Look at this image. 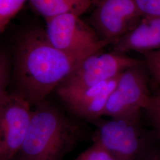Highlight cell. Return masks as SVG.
Instances as JSON below:
<instances>
[{"label":"cell","mask_w":160,"mask_h":160,"mask_svg":"<svg viewBox=\"0 0 160 160\" xmlns=\"http://www.w3.org/2000/svg\"><path fill=\"white\" fill-rule=\"evenodd\" d=\"M86 57L70 55L53 46L45 30H30L16 45L12 92L34 107L46 100Z\"/></svg>","instance_id":"6da1fadb"},{"label":"cell","mask_w":160,"mask_h":160,"mask_svg":"<svg viewBox=\"0 0 160 160\" xmlns=\"http://www.w3.org/2000/svg\"><path fill=\"white\" fill-rule=\"evenodd\" d=\"M78 133V128L45 100L32 109L28 131L14 160H62Z\"/></svg>","instance_id":"7a4b0ae2"},{"label":"cell","mask_w":160,"mask_h":160,"mask_svg":"<svg viewBox=\"0 0 160 160\" xmlns=\"http://www.w3.org/2000/svg\"><path fill=\"white\" fill-rule=\"evenodd\" d=\"M93 141L101 145L117 160H149L154 150L141 124V114L96 120Z\"/></svg>","instance_id":"3957f363"},{"label":"cell","mask_w":160,"mask_h":160,"mask_svg":"<svg viewBox=\"0 0 160 160\" xmlns=\"http://www.w3.org/2000/svg\"><path fill=\"white\" fill-rule=\"evenodd\" d=\"M46 21L45 34L53 46L72 55L88 57L110 44L102 40L80 16L68 13Z\"/></svg>","instance_id":"277c9868"},{"label":"cell","mask_w":160,"mask_h":160,"mask_svg":"<svg viewBox=\"0 0 160 160\" xmlns=\"http://www.w3.org/2000/svg\"><path fill=\"white\" fill-rule=\"evenodd\" d=\"M149 75L144 61L123 71L110 95L103 116L112 118L141 114L152 96Z\"/></svg>","instance_id":"5b68a950"},{"label":"cell","mask_w":160,"mask_h":160,"mask_svg":"<svg viewBox=\"0 0 160 160\" xmlns=\"http://www.w3.org/2000/svg\"><path fill=\"white\" fill-rule=\"evenodd\" d=\"M143 62L118 52H98L84 58L58 88L73 91L86 89L113 79L126 69Z\"/></svg>","instance_id":"8992f818"},{"label":"cell","mask_w":160,"mask_h":160,"mask_svg":"<svg viewBox=\"0 0 160 160\" xmlns=\"http://www.w3.org/2000/svg\"><path fill=\"white\" fill-rule=\"evenodd\" d=\"M32 106L23 97L7 92L0 102V160H14L29 129Z\"/></svg>","instance_id":"52a82bcc"},{"label":"cell","mask_w":160,"mask_h":160,"mask_svg":"<svg viewBox=\"0 0 160 160\" xmlns=\"http://www.w3.org/2000/svg\"><path fill=\"white\" fill-rule=\"evenodd\" d=\"M142 17L135 0H101L92 14L91 22L102 40L114 43Z\"/></svg>","instance_id":"ba28073f"},{"label":"cell","mask_w":160,"mask_h":160,"mask_svg":"<svg viewBox=\"0 0 160 160\" xmlns=\"http://www.w3.org/2000/svg\"><path fill=\"white\" fill-rule=\"evenodd\" d=\"M81 90L57 88L58 95L72 112L86 119H100L104 113L110 94L117 84L118 77Z\"/></svg>","instance_id":"9c48e42d"},{"label":"cell","mask_w":160,"mask_h":160,"mask_svg":"<svg viewBox=\"0 0 160 160\" xmlns=\"http://www.w3.org/2000/svg\"><path fill=\"white\" fill-rule=\"evenodd\" d=\"M114 51L142 53L160 49V17L142 16L137 24L114 43Z\"/></svg>","instance_id":"30bf717a"},{"label":"cell","mask_w":160,"mask_h":160,"mask_svg":"<svg viewBox=\"0 0 160 160\" xmlns=\"http://www.w3.org/2000/svg\"><path fill=\"white\" fill-rule=\"evenodd\" d=\"M32 8L48 20L65 14L72 13L81 16L89 8L92 0H29Z\"/></svg>","instance_id":"8fae6325"},{"label":"cell","mask_w":160,"mask_h":160,"mask_svg":"<svg viewBox=\"0 0 160 160\" xmlns=\"http://www.w3.org/2000/svg\"><path fill=\"white\" fill-rule=\"evenodd\" d=\"M28 0H0V33L3 32Z\"/></svg>","instance_id":"7c38bea8"},{"label":"cell","mask_w":160,"mask_h":160,"mask_svg":"<svg viewBox=\"0 0 160 160\" xmlns=\"http://www.w3.org/2000/svg\"><path fill=\"white\" fill-rule=\"evenodd\" d=\"M12 59L8 52L0 48V102L12 80Z\"/></svg>","instance_id":"4fadbf2b"},{"label":"cell","mask_w":160,"mask_h":160,"mask_svg":"<svg viewBox=\"0 0 160 160\" xmlns=\"http://www.w3.org/2000/svg\"><path fill=\"white\" fill-rule=\"evenodd\" d=\"M144 62L155 87L160 86V49L142 53Z\"/></svg>","instance_id":"5bb4252c"},{"label":"cell","mask_w":160,"mask_h":160,"mask_svg":"<svg viewBox=\"0 0 160 160\" xmlns=\"http://www.w3.org/2000/svg\"><path fill=\"white\" fill-rule=\"evenodd\" d=\"M75 160H117L99 143L93 141L92 145L81 152Z\"/></svg>","instance_id":"9a60e30c"},{"label":"cell","mask_w":160,"mask_h":160,"mask_svg":"<svg viewBox=\"0 0 160 160\" xmlns=\"http://www.w3.org/2000/svg\"><path fill=\"white\" fill-rule=\"evenodd\" d=\"M145 110L157 136L160 138V92L151 96Z\"/></svg>","instance_id":"2e32d148"},{"label":"cell","mask_w":160,"mask_h":160,"mask_svg":"<svg viewBox=\"0 0 160 160\" xmlns=\"http://www.w3.org/2000/svg\"><path fill=\"white\" fill-rule=\"evenodd\" d=\"M142 16L160 17V0H135Z\"/></svg>","instance_id":"e0dca14e"},{"label":"cell","mask_w":160,"mask_h":160,"mask_svg":"<svg viewBox=\"0 0 160 160\" xmlns=\"http://www.w3.org/2000/svg\"><path fill=\"white\" fill-rule=\"evenodd\" d=\"M149 160H160V151H157Z\"/></svg>","instance_id":"ac0fdd59"}]
</instances>
